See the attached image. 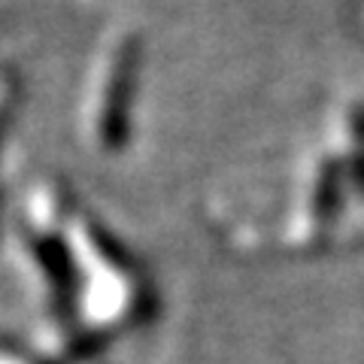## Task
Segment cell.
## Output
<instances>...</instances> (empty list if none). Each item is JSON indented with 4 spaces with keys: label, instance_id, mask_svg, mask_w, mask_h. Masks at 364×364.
I'll return each mask as SVG.
<instances>
[{
    "label": "cell",
    "instance_id": "6da1fadb",
    "mask_svg": "<svg viewBox=\"0 0 364 364\" xmlns=\"http://www.w3.org/2000/svg\"><path fill=\"white\" fill-rule=\"evenodd\" d=\"M340 182H343V167L337 161H328L322 167V176L316 182V213L318 222H331V215L340 207Z\"/></svg>",
    "mask_w": 364,
    "mask_h": 364
},
{
    "label": "cell",
    "instance_id": "7a4b0ae2",
    "mask_svg": "<svg viewBox=\"0 0 364 364\" xmlns=\"http://www.w3.org/2000/svg\"><path fill=\"white\" fill-rule=\"evenodd\" d=\"M352 176L358 186H364V116L355 119V158H352Z\"/></svg>",
    "mask_w": 364,
    "mask_h": 364
}]
</instances>
